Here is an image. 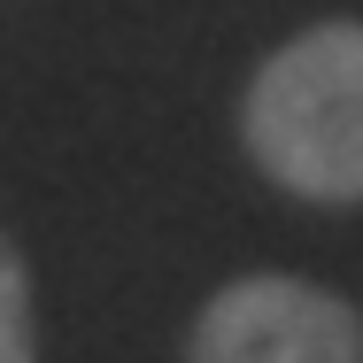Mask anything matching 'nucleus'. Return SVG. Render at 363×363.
<instances>
[{"instance_id":"nucleus-1","label":"nucleus","mask_w":363,"mask_h":363,"mask_svg":"<svg viewBox=\"0 0 363 363\" xmlns=\"http://www.w3.org/2000/svg\"><path fill=\"white\" fill-rule=\"evenodd\" d=\"M240 140L301 201H363V23H309L247 77Z\"/></svg>"},{"instance_id":"nucleus-2","label":"nucleus","mask_w":363,"mask_h":363,"mask_svg":"<svg viewBox=\"0 0 363 363\" xmlns=\"http://www.w3.org/2000/svg\"><path fill=\"white\" fill-rule=\"evenodd\" d=\"M186 363H363V317L309 279L247 271L209 294L186 333Z\"/></svg>"},{"instance_id":"nucleus-3","label":"nucleus","mask_w":363,"mask_h":363,"mask_svg":"<svg viewBox=\"0 0 363 363\" xmlns=\"http://www.w3.org/2000/svg\"><path fill=\"white\" fill-rule=\"evenodd\" d=\"M0 363H39V333H31V271L16 255V240L0 232Z\"/></svg>"}]
</instances>
